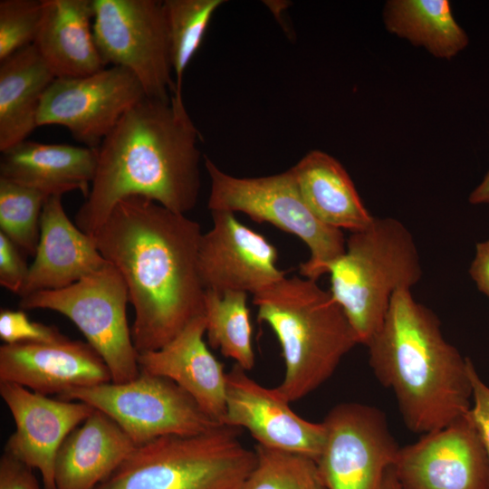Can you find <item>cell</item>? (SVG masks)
Returning a JSON list of instances; mask_svg holds the SVG:
<instances>
[{
	"label": "cell",
	"instance_id": "obj_1",
	"mask_svg": "<svg viewBox=\"0 0 489 489\" xmlns=\"http://www.w3.org/2000/svg\"><path fill=\"white\" fill-rule=\"evenodd\" d=\"M199 224L157 202L130 197L115 205L91 235L121 274L133 306L138 353L160 349L204 315L198 270Z\"/></svg>",
	"mask_w": 489,
	"mask_h": 489
},
{
	"label": "cell",
	"instance_id": "obj_2",
	"mask_svg": "<svg viewBox=\"0 0 489 489\" xmlns=\"http://www.w3.org/2000/svg\"><path fill=\"white\" fill-rule=\"evenodd\" d=\"M200 138L183 98H144L98 148L95 177L75 225L91 236L115 205L130 197L179 214L192 210L201 187Z\"/></svg>",
	"mask_w": 489,
	"mask_h": 489
},
{
	"label": "cell",
	"instance_id": "obj_3",
	"mask_svg": "<svg viewBox=\"0 0 489 489\" xmlns=\"http://www.w3.org/2000/svg\"><path fill=\"white\" fill-rule=\"evenodd\" d=\"M366 347L370 368L394 393L410 431L438 430L469 412V358L446 340L437 316L415 299L411 289L394 293L381 327Z\"/></svg>",
	"mask_w": 489,
	"mask_h": 489
},
{
	"label": "cell",
	"instance_id": "obj_4",
	"mask_svg": "<svg viewBox=\"0 0 489 489\" xmlns=\"http://www.w3.org/2000/svg\"><path fill=\"white\" fill-rule=\"evenodd\" d=\"M253 296L257 320L281 345L284 375L276 388L289 402L322 385L359 344L341 307L315 280L284 277Z\"/></svg>",
	"mask_w": 489,
	"mask_h": 489
},
{
	"label": "cell",
	"instance_id": "obj_5",
	"mask_svg": "<svg viewBox=\"0 0 489 489\" xmlns=\"http://www.w3.org/2000/svg\"><path fill=\"white\" fill-rule=\"evenodd\" d=\"M330 292L343 310L359 344L381 327L394 293L411 289L422 265L411 232L393 217L376 218L346 240L345 252L326 267Z\"/></svg>",
	"mask_w": 489,
	"mask_h": 489
},
{
	"label": "cell",
	"instance_id": "obj_6",
	"mask_svg": "<svg viewBox=\"0 0 489 489\" xmlns=\"http://www.w3.org/2000/svg\"><path fill=\"white\" fill-rule=\"evenodd\" d=\"M240 429L218 425L197 435H169L137 446L94 489H242L255 464Z\"/></svg>",
	"mask_w": 489,
	"mask_h": 489
},
{
	"label": "cell",
	"instance_id": "obj_7",
	"mask_svg": "<svg viewBox=\"0 0 489 489\" xmlns=\"http://www.w3.org/2000/svg\"><path fill=\"white\" fill-rule=\"evenodd\" d=\"M204 165L211 181L207 207L241 212L258 223H269L299 237L310 257L301 264L302 276L317 281L327 265L346 249L342 230L319 220L303 200L294 176L288 170L265 177H237L222 171L209 158Z\"/></svg>",
	"mask_w": 489,
	"mask_h": 489
},
{
	"label": "cell",
	"instance_id": "obj_8",
	"mask_svg": "<svg viewBox=\"0 0 489 489\" xmlns=\"http://www.w3.org/2000/svg\"><path fill=\"white\" fill-rule=\"evenodd\" d=\"M126 283L111 264L59 290L20 299L24 310L45 309L70 319L108 366L111 381L122 383L139 374V353L127 320Z\"/></svg>",
	"mask_w": 489,
	"mask_h": 489
},
{
	"label": "cell",
	"instance_id": "obj_9",
	"mask_svg": "<svg viewBox=\"0 0 489 489\" xmlns=\"http://www.w3.org/2000/svg\"><path fill=\"white\" fill-rule=\"evenodd\" d=\"M57 398L84 402L111 417L137 445L197 435L221 425L171 379L139 370L133 379L75 388Z\"/></svg>",
	"mask_w": 489,
	"mask_h": 489
},
{
	"label": "cell",
	"instance_id": "obj_10",
	"mask_svg": "<svg viewBox=\"0 0 489 489\" xmlns=\"http://www.w3.org/2000/svg\"><path fill=\"white\" fill-rule=\"evenodd\" d=\"M93 36L105 64L123 67L147 98L169 100L176 91L163 1L93 0Z\"/></svg>",
	"mask_w": 489,
	"mask_h": 489
},
{
	"label": "cell",
	"instance_id": "obj_11",
	"mask_svg": "<svg viewBox=\"0 0 489 489\" xmlns=\"http://www.w3.org/2000/svg\"><path fill=\"white\" fill-rule=\"evenodd\" d=\"M325 438L316 460L327 489H380L398 450L385 414L354 402L334 406L322 421Z\"/></svg>",
	"mask_w": 489,
	"mask_h": 489
},
{
	"label": "cell",
	"instance_id": "obj_12",
	"mask_svg": "<svg viewBox=\"0 0 489 489\" xmlns=\"http://www.w3.org/2000/svg\"><path fill=\"white\" fill-rule=\"evenodd\" d=\"M146 97L137 77L123 67L55 78L43 96L37 126H62L85 147L98 149L120 119Z\"/></svg>",
	"mask_w": 489,
	"mask_h": 489
},
{
	"label": "cell",
	"instance_id": "obj_13",
	"mask_svg": "<svg viewBox=\"0 0 489 489\" xmlns=\"http://www.w3.org/2000/svg\"><path fill=\"white\" fill-rule=\"evenodd\" d=\"M393 467L402 489H489L488 455L469 412L400 447Z\"/></svg>",
	"mask_w": 489,
	"mask_h": 489
},
{
	"label": "cell",
	"instance_id": "obj_14",
	"mask_svg": "<svg viewBox=\"0 0 489 489\" xmlns=\"http://www.w3.org/2000/svg\"><path fill=\"white\" fill-rule=\"evenodd\" d=\"M213 225L198 246V270L205 290L253 295L285 277L277 249L264 235L240 223L235 214L212 211Z\"/></svg>",
	"mask_w": 489,
	"mask_h": 489
},
{
	"label": "cell",
	"instance_id": "obj_15",
	"mask_svg": "<svg viewBox=\"0 0 489 489\" xmlns=\"http://www.w3.org/2000/svg\"><path fill=\"white\" fill-rule=\"evenodd\" d=\"M0 395L15 424L4 452L38 470L43 489H56L59 448L95 408L81 401L51 398L13 382L0 381Z\"/></svg>",
	"mask_w": 489,
	"mask_h": 489
},
{
	"label": "cell",
	"instance_id": "obj_16",
	"mask_svg": "<svg viewBox=\"0 0 489 489\" xmlns=\"http://www.w3.org/2000/svg\"><path fill=\"white\" fill-rule=\"evenodd\" d=\"M290 403L276 388L262 386L235 364L227 372L225 412L221 424L246 429L257 445L316 461L324 443V425L301 417Z\"/></svg>",
	"mask_w": 489,
	"mask_h": 489
},
{
	"label": "cell",
	"instance_id": "obj_17",
	"mask_svg": "<svg viewBox=\"0 0 489 489\" xmlns=\"http://www.w3.org/2000/svg\"><path fill=\"white\" fill-rule=\"evenodd\" d=\"M0 381L58 397L72 389L110 382L111 374L88 342L65 336L52 342L2 345Z\"/></svg>",
	"mask_w": 489,
	"mask_h": 489
},
{
	"label": "cell",
	"instance_id": "obj_18",
	"mask_svg": "<svg viewBox=\"0 0 489 489\" xmlns=\"http://www.w3.org/2000/svg\"><path fill=\"white\" fill-rule=\"evenodd\" d=\"M62 197L53 195L43 206L34 260L18 294L20 298L68 287L109 264L93 237L68 218Z\"/></svg>",
	"mask_w": 489,
	"mask_h": 489
},
{
	"label": "cell",
	"instance_id": "obj_19",
	"mask_svg": "<svg viewBox=\"0 0 489 489\" xmlns=\"http://www.w3.org/2000/svg\"><path fill=\"white\" fill-rule=\"evenodd\" d=\"M205 333L206 318L201 315L160 349L139 353L138 363L139 370L174 381L207 416L221 424L225 412L227 373L208 350Z\"/></svg>",
	"mask_w": 489,
	"mask_h": 489
},
{
	"label": "cell",
	"instance_id": "obj_20",
	"mask_svg": "<svg viewBox=\"0 0 489 489\" xmlns=\"http://www.w3.org/2000/svg\"><path fill=\"white\" fill-rule=\"evenodd\" d=\"M137 445L108 415L94 409L62 442L55 460L56 489H94Z\"/></svg>",
	"mask_w": 489,
	"mask_h": 489
},
{
	"label": "cell",
	"instance_id": "obj_21",
	"mask_svg": "<svg viewBox=\"0 0 489 489\" xmlns=\"http://www.w3.org/2000/svg\"><path fill=\"white\" fill-rule=\"evenodd\" d=\"M98 149L24 140L2 152L0 177L49 196L80 190L86 198Z\"/></svg>",
	"mask_w": 489,
	"mask_h": 489
},
{
	"label": "cell",
	"instance_id": "obj_22",
	"mask_svg": "<svg viewBox=\"0 0 489 489\" xmlns=\"http://www.w3.org/2000/svg\"><path fill=\"white\" fill-rule=\"evenodd\" d=\"M43 4L34 44L55 78L86 76L105 68L93 36V0H43Z\"/></svg>",
	"mask_w": 489,
	"mask_h": 489
},
{
	"label": "cell",
	"instance_id": "obj_23",
	"mask_svg": "<svg viewBox=\"0 0 489 489\" xmlns=\"http://www.w3.org/2000/svg\"><path fill=\"white\" fill-rule=\"evenodd\" d=\"M291 170L306 205L322 223L353 233L374 221L350 175L332 156L312 150Z\"/></svg>",
	"mask_w": 489,
	"mask_h": 489
},
{
	"label": "cell",
	"instance_id": "obj_24",
	"mask_svg": "<svg viewBox=\"0 0 489 489\" xmlns=\"http://www.w3.org/2000/svg\"><path fill=\"white\" fill-rule=\"evenodd\" d=\"M55 79L34 44L0 62V150L24 141L37 126L43 96Z\"/></svg>",
	"mask_w": 489,
	"mask_h": 489
},
{
	"label": "cell",
	"instance_id": "obj_25",
	"mask_svg": "<svg viewBox=\"0 0 489 489\" xmlns=\"http://www.w3.org/2000/svg\"><path fill=\"white\" fill-rule=\"evenodd\" d=\"M383 22L390 34L438 59L454 58L469 43L447 0H389L384 5Z\"/></svg>",
	"mask_w": 489,
	"mask_h": 489
},
{
	"label": "cell",
	"instance_id": "obj_26",
	"mask_svg": "<svg viewBox=\"0 0 489 489\" xmlns=\"http://www.w3.org/2000/svg\"><path fill=\"white\" fill-rule=\"evenodd\" d=\"M204 315L208 343L248 371L254 365L247 292L206 290Z\"/></svg>",
	"mask_w": 489,
	"mask_h": 489
},
{
	"label": "cell",
	"instance_id": "obj_27",
	"mask_svg": "<svg viewBox=\"0 0 489 489\" xmlns=\"http://www.w3.org/2000/svg\"><path fill=\"white\" fill-rule=\"evenodd\" d=\"M223 0H165L170 60L176 97L182 96L185 71L199 49L209 23Z\"/></svg>",
	"mask_w": 489,
	"mask_h": 489
},
{
	"label": "cell",
	"instance_id": "obj_28",
	"mask_svg": "<svg viewBox=\"0 0 489 489\" xmlns=\"http://www.w3.org/2000/svg\"><path fill=\"white\" fill-rule=\"evenodd\" d=\"M254 452V466L242 489H327L314 459L260 445Z\"/></svg>",
	"mask_w": 489,
	"mask_h": 489
},
{
	"label": "cell",
	"instance_id": "obj_29",
	"mask_svg": "<svg viewBox=\"0 0 489 489\" xmlns=\"http://www.w3.org/2000/svg\"><path fill=\"white\" fill-rule=\"evenodd\" d=\"M46 193L0 177V232L18 248L35 254Z\"/></svg>",
	"mask_w": 489,
	"mask_h": 489
},
{
	"label": "cell",
	"instance_id": "obj_30",
	"mask_svg": "<svg viewBox=\"0 0 489 489\" xmlns=\"http://www.w3.org/2000/svg\"><path fill=\"white\" fill-rule=\"evenodd\" d=\"M43 13V0L0 1V62L34 43Z\"/></svg>",
	"mask_w": 489,
	"mask_h": 489
},
{
	"label": "cell",
	"instance_id": "obj_31",
	"mask_svg": "<svg viewBox=\"0 0 489 489\" xmlns=\"http://www.w3.org/2000/svg\"><path fill=\"white\" fill-rule=\"evenodd\" d=\"M65 337L55 326L31 321L21 310L2 309L0 338L5 344L52 342Z\"/></svg>",
	"mask_w": 489,
	"mask_h": 489
},
{
	"label": "cell",
	"instance_id": "obj_32",
	"mask_svg": "<svg viewBox=\"0 0 489 489\" xmlns=\"http://www.w3.org/2000/svg\"><path fill=\"white\" fill-rule=\"evenodd\" d=\"M29 266L26 265L18 247L0 232V284L19 294L25 282Z\"/></svg>",
	"mask_w": 489,
	"mask_h": 489
},
{
	"label": "cell",
	"instance_id": "obj_33",
	"mask_svg": "<svg viewBox=\"0 0 489 489\" xmlns=\"http://www.w3.org/2000/svg\"><path fill=\"white\" fill-rule=\"evenodd\" d=\"M468 373L473 389L469 413L489 458V387L480 378L471 359L468 360Z\"/></svg>",
	"mask_w": 489,
	"mask_h": 489
},
{
	"label": "cell",
	"instance_id": "obj_34",
	"mask_svg": "<svg viewBox=\"0 0 489 489\" xmlns=\"http://www.w3.org/2000/svg\"><path fill=\"white\" fill-rule=\"evenodd\" d=\"M0 489H43L34 469L4 452L0 458Z\"/></svg>",
	"mask_w": 489,
	"mask_h": 489
},
{
	"label": "cell",
	"instance_id": "obj_35",
	"mask_svg": "<svg viewBox=\"0 0 489 489\" xmlns=\"http://www.w3.org/2000/svg\"><path fill=\"white\" fill-rule=\"evenodd\" d=\"M468 273L476 288L489 299V239L475 244Z\"/></svg>",
	"mask_w": 489,
	"mask_h": 489
},
{
	"label": "cell",
	"instance_id": "obj_36",
	"mask_svg": "<svg viewBox=\"0 0 489 489\" xmlns=\"http://www.w3.org/2000/svg\"><path fill=\"white\" fill-rule=\"evenodd\" d=\"M468 201L472 205H489V169L470 193Z\"/></svg>",
	"mask_w": 489,
	"mask_h": 489
},
{
	"label": "cell",
	"instance_id": "obj_37",
	"mask_svg": "<svg viewBox=\"0 0 489 489\" xmlns=\"http://www.w3.org/2000/svg\"><path fill=\"white\" fill-rule=\"evenodd\" d=\"M380 489H402L393 465L387 470Z\"/></svg>",
	"mask_w": 489,
	"mask_h": 489
}]
</instances>
